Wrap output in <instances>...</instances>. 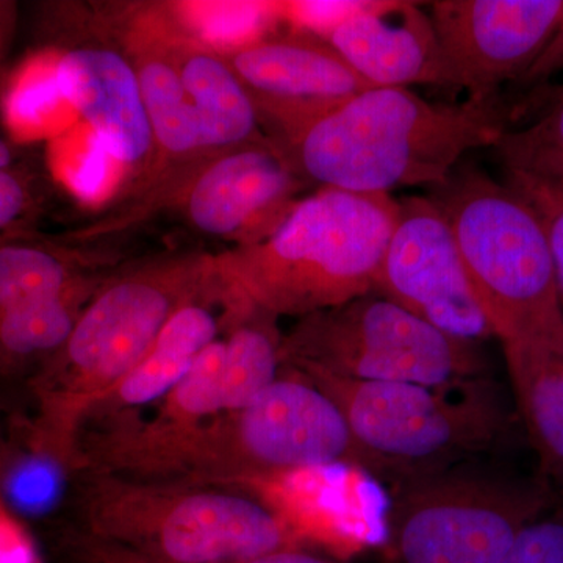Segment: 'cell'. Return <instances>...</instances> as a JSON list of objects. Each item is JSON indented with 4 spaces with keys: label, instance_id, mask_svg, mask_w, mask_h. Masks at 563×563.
<instances>
[{
    "label": "cell",
    "instance_id": "obj_33",
    "mask_svg": "<svg viewBox=\"0 0 563 563\" xmlns=\"http://www.w3.org/2000/svg\"><path fill=\"white\" fill-rule=\"evenodd\" d=\"M563 68V27L555 36L551 46L544 52L543 57L540 58L539 63L533 66L528 77L544 76V74H551L553 70Z\"/></svg>",
    "mask_w": 563,
    "mask_h": 563
},
{
    "label": "cell",
    "instance_id": "obj_15",
    "mask_svg": "<svg viewBox=\"0 0 563 563\" xmlns=\"http://www.w3.org/2000/svg\"><path fill=\"white\" fill-rule=\"evenodd\" d=\"M63 99L90 125L101 150L122 165L143 161L154 141L139 73L118 52L79 47L55 62Z\"/></svg>",
    "mask_w": 563,
    "mask_h": 563
},
{
    "label": "cell",
    "instance_id": "obj_14",
    "mask_svg": "<svg viewBox=\"0 0 563 563\" xmlns=\"http://www.w3.org/2000/svg\"><path fill=\"white\" fill-rule=\"evenodd\" d=\"M325 41L373 87H454L431 14L420 3L369 0Z\"/></svg>",
    "mask_w": 563,
    "mask_h": 563
},
{
    "label": "cell",
    "instance_id": "obj_5",
    "mask_svg": "<svg viewBox=\"0 0 563 563\" xmlns=\"http://www.w3.org/2000/svg\"><path fill=\"white\" fill-rule=\"evenodd\" d=\"M87 537L158 563H231L296 550L290 526L252 496L88 472Z\"/></svg>",
    "mask_w": 563,
    "mask_h": 563
},
{
    "label": "cell",
    "instance_id": "obj_26",
    "mask_svg": "<svg viewBox=\"0 0 563 563\" xmlns=\"http://www.w3.org/2000/svg\"><path fill=\"white\" fill-rule=\"evenodd\" d=\"M506 184L523 196L542 221L563 303V190L520 176H506Z\"/></svg>",
    "mask_w": 563,
    "mask_h": 563
},
{
    "label": "cell",
    "instance_id": "obj_34",
    "mask_svg": "<svg viewBox=\"0 0 563 563\" xmlns=\"http://www.w3.org/2000/svg\"><path fill=\"white\" fill-rule=\"evenodd\" d=\"M7 27H9V16H7V7L0 5V52L5 44Z\"/></svg>",
    "mask_w": 563,
    "mask_h": 563
},
{
    "label": "cell",
    "instance_id": "obj_28",
    "mask_svg": "<svg viewBox=\"0 0 563 563\" xmlns=\"http://www.w3.org/2000/svg\"><path fill=\"white\" fill-rule=\"evenodd\" d=\"M369 0H358V2H292L287 7H282V11L287 14L292 22L306 31L312 32V36L318 38H328L333 29L339 27L347 18L365 9Z\"/></svg>",
    "mask_w": 563,
    "mask_h": 563
},
{
    "label": "cell",
    "instance_id": "obj_10",
    "mask_svg": "<svg viewBox=\"0 0 563 563\" xmlns=\"http://www.w3.org/2000/svg\"><path fill=\"white\" fill-rule=\"evenodd\" d=\"M398 206L373 291L451 335L495 339L442 209L431 196H406Z\"/></svg>",
    "mask_w": 563,
    "mask_h": 563
},
{
    "label": "cell",
    "instance_id": "obj_11",
    "mask_svg": "<svg viewBox=\"0 0 563 563\" xmlns=\"http://www.w3.org/2000/svg\"><path fill=\"white\" fill-rule=\"evenodd\" d=\"M429 14L454 87L487 101L543 57L562 31L563 0H439Z\"/></svg>",
    "mask_w": 563,
    "mask_h": 563
},
{
    "label": "cell",
    "instance_id": "obj_2",
    "mask_svg": "<svg viewBox=\"0 0 563 563\" xmlns=\"http://www.w3.org/2000/svg\"><path fill=\"white\" fill-rule=\"evenodd\" d=\"M398 201L322 187L262 242L213 262L235 320L309 317L373 291Z\"/></svg>",
    "mask_w": 563,
    "mask_h": 563
},
{
    "label": "cell",
    "instance_id": "obj_24",
    "mask_svg": "<svg viewBox=\"0 0 563 563\" xmlns=\"http://www.w3.org/2000/svg\"><path fill=\"white\" fill-rule=\"evenodd\" d=\"M79 317L77 288L60 298L13 310L0 317V350L20 357L62 350Z\"/></svg>",
    "mask_w": 563,
    "mask_h": 563
},
{
    "label": "cell",
    "instance_id": "obj_16",
    "mask_svg": "<svg viewBox=\"0 0 563 563\" xmlns=\"http://www.w3.org/2000/svg\"><path fill=\"white\" fill-rule=\"evenodd\" d=\"M503 351L515 409L539 461L537 473L563 495V350L510 344Z\"/></svg>",
    "mask_w": 563,
    "mask_h": 563
},
{
    "label": "cell",
    "instance_id": "obj_7",
    "mask_svg": "<svg viewBox=\"0 0 563 563\" xmlns=\"http://www.w3.org/2000/svg\"><path fill=\"white\" fill-rule=\"evenodd\" d=\"M214 266L174 263L124 277L80 313L62 347V361L44 384L38 450L76 465L80 431L98 404L139 365L177 310Z\"/></svg>",
    "mask_w": 563,
    "mask_h": 563
},
{
    "label": "cell",
    "instance_id": "obj_35",
    "mask_svg": "<svg viewBox=\"0 0 563 563\" xmlns=\"http://www.w3.org/2000/svg\"><path fill=\"white\" fill-rule=\"evenodd\" d=\"M11 163V151L5 141L0 140V169L9 168Z\"/></svg>",
    "mask_w": 563,
    "mask_h": 563
},
{
    "label": "cell",
    "instance_id": "obj_4",
    "mask_svg": "<svg viewBox=\"0 0 563 563\" xmlns=\"http://www.w3.org/2000/svg\"><path fill=\"white\" fill-rule=\"evenodd\" d=\"M431 198L453 228L477 302L501 346L563 350V303L542 221L523 196L459 165Z\"/></svg>",
    "mask_w": 563,
    "mask_h": 563
},
{
    "label": "cell",
    "instance_id": "obj_19",
    "mask_svg": "<svg viewBox=\"0 0 563 563\" xmlns=\"http://www.w3.org/2000/svg\"><path fill=\"white\" fill-rule=\"evenodd\" d=\"M274 321L266 314L251 313L236 321L225 340L221 373L224 413L243 410L279 377L282 339Z\"/></svg>",
    "mask_w": 563,
    "mask_h": 563
},
{
    "label": "cell",
    "instance_id": "obj_3",
    "mask_svg": "<svg viewBox=\"0 0 563 563\" xmlns=\"http://www.w3.org/2000/svg\"><path fill=\"white\" fill-rule=\"evenodd\" d=\"M296 372L342 410L366 477L390 487L455 463L504 455L518 433L515 404L495 376L426 387Z\"/></svg>",
    "mask_w": 563,
    "mask_h": 563
},
{
    "label": "cell",
    "instance_id": "obj_21",
    "mask_svg": "<svg viewBox=\"0 0 563 563\" xmlns=\"http://www.w3.org/2000/svg\"><path fill=\"white\" fill-rule=\"evenodd\" d=\"M493 150L506 176L563 190V96L526 128L507 129Z\"/></svg>",
    "mask_w": 563,
    "mask_h": 563
},
{
    "label": "cell",
    "instance_id": "obj_8",
    "mask_svg": "<svg viewBox=\"0 0 563 563\" xmlns=\"http://www.w3.org/2000/svg\"><path fill=\"white\" fill-rule=\"evenodd\" d=\"M558 495L504 455L473 459L391 485L385 547L395 563H499Z\"/></svg>",
    "mask_w": 563,
    "mask_h": 563
},
{
    "label": "cell",
    "instance_id": "obj_12",
    "mask_svg": "<svg viewBox=\"0 0 563 563\" xmlns=\"http://www.w3.org/2000/svg\"><path fill=\"white\" fill-rule=\"evenodd\" d=\"M251 96L258 121L276 128L284 144L314 121L374 88L318 36L258 40L229 58Z\"/></svg>",
    "mask_w": 563,
    "mask_h": 563
},
{
    "label": "cell",
    "instance_id": "obj_25",
    "mask_svg": "<svg viewBox=\"0 0 563 563\" xmlns=\"http://www.w3.org/2000/svg\"><path fill=\"white\" fill-rule=\"evenodd\" d=\"M279 10L268 3H201L196 9H190L192 24L209 40L229 43L239 49L257 43L255 33H261L274 11ZM236 49V51H239Z\"/></svg>",
    "mask_w": 563,
    "mask_h": 563
},
{
    "label": "cell",
    "instance_id": "obj_29",
    "mask_svg": "<svg viewBox=\"0 0 563 563\" xmlns=\"http://www.w3.org/2000/svg\"><path fill=\"white\" fill-rule=\"evenodd\" d=\"M0 563H40L35 544L0 501Z\"/></svg>",
    "mask_w": 563,
    "mask_h": 563
},
{
    "label": "cell",
    "instance_id": "obj_31",
    "mask_svg": "<svg viewBox=\"0 0 563 563\" xmlns=\"http://www.w3.org/2000/svg\"><path fill=\"white\" fill-rule=\"evenodd\" d=\"M49 473L40 465L27 466L18 472L13 479V493L20 503L36 504L49 490Z\"/></svg>",
    "mask_w": 563,
    "mask_h": 563
},
{
    "label": "cell",
    "instance_id": "obj_23",
    "mask_svg": "<svg viewBox=\"0 0 563 563\" xmlns=\"http://www.w3.org/2000/svg\"><path fill=\"white\" fill-rule=\"evenodd\" d=\"M57 58L43 55L25 63L3 98L7 125L18 140H35L62 124L60 90L55 79Z\"/></svg>",
    "mask_w": 563,
    "mask_h": 563
},
{
    "label": "cell",
    "instance_id": "obj_13",
    "mask_svg": "<svg viewBox=\"0 0 563 563\" xmlns=\"http://www.w3.org/2000/svg\"><path fill=\"white\" fill-rule=\"evenodd\" d=\"M302 188L274 141L250 144L217 158L188 195V214L199 231L232 236L244 244L262 242L295 209Z\"/></svg>",
    "mask_w": 563,
    "mask_h": 563
},
{
    "label": "cell",
    "instance_id": "obj_9",
    "mask_svg": "<svg viewBox=\"0 0 563 563\" xmlns=\"http://www.w3.org/2000/svg\"><path fill=\"white\" fill-rule=\"evenodd\" d=\"M282 363L369 383L440 387L495 376L483 343L429 324L369 291L299 318L280 342Z\"/></svg>",
    "mask_w": 563,
    "mask_h": 563
},
{
    "label": "cell",
    "instance_id": "obj_18",
    "mask_svg": "<svg viewBox=\"0 0 563 563\" xmlns=\"http://www.w3.org/2000/svg\"><path fill=\"white\" fill-rule=\"evenodd\" d=\"M179 74L198 117L202 147L233 151L266 141L258 133L254 102L229 63L195 54Z\"/></svg>",
    "mask_w": 563,
    "mask_h": 563
},
{
    "label": "cell",
    "instance_id": "obj_20",
    "mask_svg": "<svg viewBox=\"0 0 563 563\" xmlns=\"http://www.w3.org/2000/svg\"><path fill=\"white\" fill-rule=\"evenodd\" d=\"M139 80L154 141L169 154L201 150L198 117L179 69L166 62L147 60L140 66Z\"/></svg>",
    "mask_w": 563,
    "mask_h": 563
},
{
    "label": "cell",
    "instance_id": "obj_22",
    "mask_svg": "<svg viewBox=\"0 0 563 563\" xmlns=\"http://www.w3.org/2000/svg\"><path fill=\"white\" fill-rule=\"evenodd\" d=\"M76 290L68 265L35 246H0V317Z\"/></svg>",
    "mask_w": 563,
    "mask_h": 563
},
{
    "label": "cell",
    "instance_id": "obj_1",
    "mask_svg": "<svg viewBox=\"0 0 563 563\" xmlns=\"http://www.w3.org/2000/svg\"><path fill=\"white\" fill-rule=\"evenodd\" d=\"M501 99L431 102L410 88L374 87L277 144L292 169L322 187L390 195L433 188L463 155L493 147L509 124Z\"/></svg>",
    "mask_w": 563,
    "mask_h": 563
},
{
    "label": "cell",
    "instance_id": "obj_30",
    "mask_svg": "<svg viewBox=\"0 0 563 563\" xmlns=\"http://www.w3.org/2000/svg\"><path fill=\"white\" fill-rule=\"evenodd\" d=\"M29 192L16 174L0 169V232L11 228L27 209Z\"/></svg>",
    "mask_w": 563,
    "mask_h": 563
},
{
    "label": "cell",
    "instance_id": "obj_17",
    "mask_svg": "<svg viewBox=\"0 0 563 563\" xmlns=\"http://www.w3.org/2000/svg\"><path fill=\"white\" fill-rule=\"evenodd\" d=\"M218 329L217 318L206 307L195 302L181 307L139 365L98 404L88 420L102 415L120 421L129 410L161 402L201 352L217 342Z\"/></svg>",
    "mask_w": 563,
    "mask_h": 563
},
{
    "label": "cell",
    "instance_id": "obj_32",
    "mask_svg": "<svg viewBox=\"0 0 563 563\" xmlns=\"http://www.w3.org/2000/svg\"><path fill=\"white\" fill-rule=\"evenodd\" d=\"M231 563H335L328 561V559L318 558L306 551L299 550H284L277 553L258 555V558L246 559V561L231 562Z\"/></svg>",
    "mask_w": 563,
    "mask_h": 563
},
{
    "label": "cell",
    "instance_id": "obj_6",
    "mask_svg": "<svg viewBox=\"0 0 563 563\" xmlns=\"http://www.w3.org/2000/svg\"><path fill=\"white\" fill-rule=\"evenodd\" d=\"M243 410L202 422L165 448L162 483L240 490L269 477L343 466L365 474V459L335 402L290 368Z\"/></svg>",
    "mask_w": 563,
    "mask_h": 563
},
{
    "label": "cell",
    "instance_id": "obj_27",
    "mask_svg": "<svg viewBox=\"0 0 563 563\" xmlns=\"http://www.w3.org/2000/svg\"><path fill=\"white\" fill-rule=\"evenodd\" d=\"M499 563H563V517H542L526 526Z\"/></svg>",
    "mask_w": 563,
    "mask_h": 563
}]
</instances>
